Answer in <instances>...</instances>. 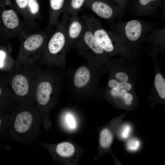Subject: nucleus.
I'll list each match as a JSON object with an SVG mask.
<instances>
[{"mask_svg": "<svg viewBox=\"0 0 165 165\" xmlns=\"http://www.w3.org/2000/svg\"><path fill=\"white\" fill-rule=\"evenodd\" d=\"M41 68L35 91V105L41 113L45 130L51 129L50 113L57 104L64 85V71L59 68L45 66Z\"/></svg>", "mask_w": 165, "mask_h": 165, "instance_id": "f257e3e1", "label": "nucleus"}, {"mask_svg": "<svg viewBox=\"0 0 165 165\" xmlns=\"http://www.w3.org/2000/svg\"><path fill=\"white\" fill-rule=\"evenodd\" d=\"M9 120L10 136L13 141L31 145L38 140L43 119L35 105L19 103L10 112Z\"/></svg>", "mask_w": 165, "mask_h": 165, "instance_id": "f03ea898", "label": "nucleus"}, {"mask_svg": "<svg viewBox=\"0 0 165 165\" xmlns=\"http://www.w3.org/2000/svg\"><path fill=\"white\" fill-rule=\"evenodd\" d=\"M106 71L105 64L89 61L75 69L67 70L72 94L83 98L100 93V81Z\"/></svg>", "mask_w": 165, "mask_h": 165, "instance_id": "7ed1b4c3", "label": "nucleus"}, {"mask_svg": "<svg viewBox=\"0 0 165 165\" xmlns=\"http://www.w3.org/2000/svg\"><path fill=\"white\" fill-rule=\"evenodd\" d=\"M70 16L63 13L61 20L50 37L38 62L44 66L65 70L67 53L70 50L67 42L66 27Z\"/></svg>", "mask_w": 165, "mask_h": 165, "instance_id": "20e7f679", "label": "nucleus"}, {"mask_svg": "<svg viewBox=\"0 0 165 165\" xmlns=\"http://www.w3.org/2000/svg\"><path fill=\"white\" fill-rule=\"evenodd\" d=\"M41 68L15 64L11 70L10 87L19 103L35 105V91Z\"/></svg>", "mask_w": 165, "mask_h": 165, "instance_id": "39448f33", "label": "nucleus"}, {"mask_svg": "<svg viewBox=\"0 0 165 165\" xmlns=\"http://www.w3.org/2000/svg\"><path fill=\"white\" fill-rule=\"evenodd\" d=\"M82 20L93 34L97 42L111 57L120 55L131 56V48L113 32L105 29L93 15L84 14Z\"/></svg>", "mask_w": 165, "mask_h": 165, "instance_id": "423d86ee", "label": "nucleus"}, {"mask_svg": "<svg viewBox=\"0 0 165 165\" xmlns=\"http://www.w3.org/2000/svg\"><path fill=\"white\" fill-rule=\"evenodd\" d=\"M41 31L29 33L21 40L15 64L34 66L38 62L51 35Z\"/></svg>", "mask_w": 165, "mask_h": 165, "instance_id": "0eeeda50", "label": "nucleus"}, {"mask_svg": "<svg viewBox=\"0 0 165 165\" xmlns=\"http://www.w3.org/2000/svg\"><path fill=\"white\" fill-rule=\"evenodd\" d=\"M29 28L20 20L10 0H0V39L16 37L21 40L29 33Z\"/></svg>", "mask_w": 165, "mask_h": 165, "instance_id": "6e6552de", "label": "nucleus"}, {"mask_svg": "<svg viewBox=\"0 0 165 165\" xmlns=\"http://www.w3.org/2000/svg\"><path fill=\"white\" fill-rule=\"evenodd\" d=\"M85 24L82 35L71 48H75L78 54L87 61L105 64L111 57L99 45L90 30Z\"/></svg>", "mask_w": 165, "mask_h": 165, "instance_id": "1a4fd4ad", "label": "nucleus"}, {"mask_svg": "<svg viewBox=\"0 0 165 165\" xmlns=\"http://www.w3.org/2000/svg\"><path fill=\"white\" fill-rule=\"evenodd\" d=\"M38 144L49 152L54 161L62 165L77 164L85 151L82 148L68 141L53 144L39 142Z\"/></svg>", "mask_w": 165, "mask_h": 165, "instance_id": "9d476101", "label": "nucleus"}, {"mask_svg": "<svg viewBox=\"0 0 165 165\" xmlns=\"http://www.w3.org/2000/svg\"><path fill=\"white\" fill-rule=\"evenodd\" d=\"M151 26L139 20L133 19L120 23L113 33L131 48L143 39Z\"/></svg>", "mask_w": 165, "mask_h": 165, "instance_id": "9b49d317", "label": "nucleus"}, {"mask_svg": "<svg viewBox=\"0 0 165 165\" xmlns=\"http://www.w3.org/2000/svg\"><path fill=\"white\" fill-rule=\"evenodd\" d=\"M84 6L99 17L109 21L122 13V9L115 7L107 0H86Z\"/></svg>", "mask_w": 165, "mask_h": 165, "instance_id": "f8f14e48", "label": "nucleus"}, {"mask_svg": "<svg viewBox=\"0 0 165 165\" xmlns=\"http://www.w3.org/2000/svg\"><path fill=\"white\" fill-rule=\"evenodd\" d=\"M85 28V23L78 15L70 16L66 30L68 44L70 50L72 46L81 38Z\"/></svg>", "mask_w": 165, "mask_h": 165, "instance_id": "ddd939ff", "label": "nucleus"}, {"mask_svg": "<svg viewBox=\"0 0 165 165\" xmlns=\"http://www.w3.org/2000/svg\"><path fill=\"white\" fill-rule=\"evenodd\" d=\"M59 121L61 127L68 132H74L78 128V120L72 109L67 108L62 110L59 115Z\"/></svg>", "mask_w": 165, "mask_h": 165, "instance_id": "4468645a", "label": "nucleus"}, {"mask_svg": "<svg viewBox=\"0 0 165 165\" xmlns=\"http://www.w3.org/2000/svg\"><path fill=\"white\" fill-rule=\"evenodd\" d=\"M67 0H50V10L48 28L56 26L59 17L63 11Z\"/></svg>", "mask_w": 165, "mask_h": 165, "instance_id": "2eb2a0df", "label": "nucleus"}, {"mask_svg": "<svg viewBox=\"0 0 165 165\" xmlns=\"http://www.w3.org/2000/svg\"><path fill=\"white\" fill-rule=\"evenodd\" d=\"M160 0H138V6L135 14L138 16L152 15L156 11L158 2Z\"/></svg>", "mask_w": 165, "mask_h": 165, "instance_id": "dca6fc26", "label": "nucleus"}, {"mask_svg": "<svg viewBox=\"0 0 165 165\" xmlns=\"http://www.w3.org/2000/svg\"><path fill=\"white\" fill-rule=\"evenodd\" d=\"M153 90L161 99H165V79L160 71L157 70L155 73L153 86Z\"/></svg>", "mask_w": 165, "mask_h": 165, "instance_id": "f3484780", "label": "nucleus"}, {"mask_svg": "<svg viewBox=\"0 0 165 165\" xmlns=\"http://www.w3.org/2000/svg\"><path fill=\"white\" fill-rule=\"evenodd\" d=\"M86 0H67L63 13L69 16L77 15L80 10L84 6Z\"/></svg>", "mask_w": 165, "mask_h": 165, "instance_id": "a211bd4d", "label": "nucleus"}, {"mask_svg": "<svg viewBox=\"0 0 165 165\" xmlns=\"http://www.w3.org/2000/svg\"><path fill=\"white\" fill-rule=\"evenodd\" d=\"M99 138L100 148L103 150L109 148L113 140V135L110 130L107 127L103 128L100 132Z\"/></svg>", "mask_w": 165, "mask_h": 165, "instance_id": "6ab92c4d", "label": "nucleus"}, {"mask_svg": "<svg viewBox=\"0 0 165 165\" xmlns=\"http://www.w3.org/2000/svg\"><path fill=\"white\" fill-rule=\"evenodd\" d=\"M164 29H156L153 30L148 38L149 42L154 46H164L165 40Z\"/></svg>", "mask_w": 165, "mask_h": 165, "instance_id": "aec40b11", "label": "nucleus"}, {"mask_svg": "<svg viewBox=\"0 0 165 165\" xmlns=\"http://www.w3.org/2000/svg\"><path fill=\"white\" fill-rule=\"evenodd\" d=\"M15 8L18 13L23 17L26 24L27 11L29 0H14Z\"/></svg>", "mask_w": 165, "mask_h": 165, "instance_id": "412c9836", "label": "nucleus"}, {"mask_svg": "<svg viewBox=\"0 0 165 165\" xmlns=\"http://www.w3.org/2000/svg\"><path fill=\"white\" fill-rule=\"evenodd\" d=\"M5 48H0V68H3L7 61H15L10 54L11 48L10 46Z\"/></svg>", "mask_w": 165, "mask_h": 165, "instance_id": "4be33fe9", "label": "nucleus"}, {"mask_svg": "<svg viewBox=\"0 0 165 165\" xmlns=\"http://www.w3.org/2000/svg\"><path fill=\"white\" fill-rule=\"evenodd\" d=\"M140 145V142L138 139L135 138H132L128 141L126 145L128 150L135 151L139 148Z\"/></svg>", "mask_w": 165, "mask_h": 165, "instance_id": "5701e85b", "label": "nucleus"}, {"mask_svg": "<svg viewBox=\"0 0 165 165\" xmlns=\"http://www.w3.org/2000/svg\"><path fill=\"white\" fill-rule=\"evenodd\" d=\"M131 131V127L130 124H125L123 125L121 129L120 136L123 139H126L129 136Z\"/></svg>", "mask_w": 165, "mask_h": 165, "instance_id": "b1692460", "label": "nucleus"}, {"mask_svg": "<svg viewBox=\"0 0 165 165\" xmlns=\"http://www.w3.org/2000/svg\"><path fill=\"white\" fill-rule=\"evenodd\" d=\"M118 3L119 5V6L121 9H122V8L123 6V5L124 4V3L125 2V0H116Z\"/></svg>", "mask_w": 165, "mask_h": 165, "instance_id": "393cba45", "label": "nucleus"}, {"mask_svg": "<svg viewBox=\"0 0 165 165\" xmlns=\"http://www.w3.org/2000/svg\"><path fill=\"white\" fill-rule=\"evenodd\" d=\"M2 91L1 87L0 86V97H1L2 94Z\"/></svg>", "mask_w": 165, "mask_h": 165, "instance_id": "a878e982", "label": "nucleus"}, {"mask_svg": "<svg viewBox=\"0 0 165 165\" xmlns=\"http://www.w3.org/2000/svg\"><path fill=\"white\" fill-rule=\"evenodd\" d=\"M2 120L1 117H0V127L2 125Z\"/></svg>", "mask_w": 165, "mask_h": 165, "instance_id": "bb28decb", "label": "nucleus"}]
</instances>
